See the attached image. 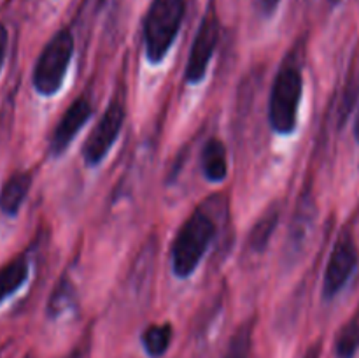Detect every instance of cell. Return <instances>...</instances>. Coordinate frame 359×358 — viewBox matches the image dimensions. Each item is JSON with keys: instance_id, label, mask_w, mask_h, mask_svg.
<instances>
[{"instance_id": "obj_1", "label": "cell", "mask_w": 359, "mask_h": 358, "mask_svg": "<svg viewBox=\"0 0 359 358\" xmlns=\"http://www.w3.org/2000/svg\"><path fill=\"white\" fill-rule=\"evenodd\" d=\"M217 234V225L205 207H196L184 220L172 242V270L186 279L198 269L210 242Z\"/></svg>"}, {"instance_id": "obj_2", "label": "cell", "mask_w": 359, "mask_h": 358, "mask_svg": "<svg viewBox=\"0 0 359 358\" xmlns=\"http://www.w3.org/2000/svg\"><path fill=\"white\" fill-rule=\"evenodd\" d=\"M304 95V76L294 62L284 63L276 74L269 98V121L273 132L291 135L297 130Z\"/></svg>"}, {"instance_id": "obj_3", "label": "cell", "mask_w": 359, "mask_h": 358, "mask_svg": "<svg viewBox=\"0 0 359 358\" xmlns=\"http://www.w3.org/2000/svg\"><path fill=\"white\" fill-rule=\"evenodd\" d=\"M186 14V0H153L144 20L146 56L158 65L177 39Z\"/></svg>"}, {"instance_id": "obj_4", "label": "cell", "mask_w": 359, "mask_h": 358, "mask_svg": "<svg viewBox=\"0 0 359 358\" xmlns=\"http://www.w3.org/2000/svg\"><path fill=\"white\" fill-rule=\"evenodd\" d=\"M76 42L69 28H62L56 32L48 44L42 48L37 62H35L32 83L35 91L42 97H53L58 93L65 81L67 70H69L70 60L74 56Z\"/></svg>"}, {"instance_id": "obj_5", "label": "cell", "mask_w": 359, "mask_h": 358, "mask_svg": "<svg viewBox=\"0 0 359 358\" xmlns=\"http://www.w3.org/2000/svg\"><path fill=\"white\" fill-rule=\"evenodd\" d=\"M125 116L126 111L121 98L116 97L114 100L109 102L107 109H105L104 114L100 116L98 123L95 125V128L91 130L90 135L86 137L83 144L81 153H83L86 165L95 167V165H98L107 157V153L114 146L116 140H118L119 133H121Z\"/></svg>"}, {"instance_id": "obj_6", "label": "cell", "mask_w": 359, "mask_h": 358, "mask_svg": "<svg viewBox=\"0 0 359 358\" xmlns=\"http://www.w3.org/2000/svg\"><path fill=\"white\" fill-rule=\"evenodd\" d=\"M359 262L358 246L351 232H342L332 249L328 263H326L325 279H323V297L326 300L335 298L347 281L351 279Z\"/></svg>"}, {"instance_id": "obj_7", "label": "cell", "mask_w": 359, "mask_h": 358, "mask_svg": "<svg viewBox=\"0 0 359 358\" xmlns=\"http://www.w3.org/2000/svg\"><path fill=\"white\" fill-rule=\"evenodd\" d=\"M219 35L221 27L216 14L207 13L202 23H200L195 41H193L191 51H189V58L188 63H186L184 72L186 83L196 84L205 77L210 60H212L217 44H219Z\"/></svg>"}, {"instance_id": "obj_8", "label": "cell", "mask_w": 359, "mask_h": 358, "mask_svg": "<svg viewBox=\"0 0 359 358\" xmlns=\"http://www.w3.org/2000/svg\"><path fill=\"white\" fill-rule=\"evenodd\" d=\"M91 114H93V107H91L90 98L84 97V95L77 97L65 109L63 116L60 118L58 125L53 130L51 140H49V153L53 157H62L67 151V147L76 139L77 133L81 132V128L91 118Z\"/></svg>"}, {"instance_id": "obj_9", "label": "cell", "mask_w": 359, "mask_h": 358, "mask_svg": "<svg viewBox=\"0 0 359 358\" xmlns=\"http://www.w3.org/2000/svg\"><path fill=\"white\" fill-rule=\"evenodd\" d=\"M32 181H34L32 172L18 171L4 183L2 190H0V211L6 216H16L20 213L32 188Z\"/></svg>"}, {"instance_id": "obj_10", "label": "cell", "mask_w": 359, "mask_h": 358, "mask_svg": "<svg viewBox=\"0 0 359 358\" xmlns=\"http://www.w3.org/2000/svg\"><path fill=\"white\" fill-rule=\"evenodd\" d=\"M200 164H202V171L209 181H224L228 175V151L223 140L216 139V137L207 140L202 147Z\"/></svg>"}, {"instance_id": "obj_11", "label": "cell", "mask_w": 359, "mask_h": 358, "mask_svg": "<svg viewBox=\"0 0 359 358\" xmlns=\"http://www.w3.org/2000/svg\"><path fill=\"white\" fill-rule=\"evenodd\" d=\"M28 272H30V263L25 255L14 256L0 269V305L23 286L25 281L28 279Z\"/></svg>"}, {"instance_id": "obj_12", "label": "cell", "mask_w": 359, "mask_h": 358, "mask_svg": "<svg viewBox=\"0 0 359 358\" xmlns=\"http://www.w3.org/2000/svg\"><path fill=\"white\" fill-rule=\"evenodd\" d=\"M279 218H280V209L277 206H272L266 209V213L263 214L258 221H256L252 230L249 232V239H248V246L251 251L255 253L265 251L270 239H272L273 232H276L277 223H279Z\"/></svg>"}, {"instance_id": "obj_13", "label": "cell", "mask_w": 359, "mask_h": 358, "mask_svg": "<svg viewBox=\"0 0 359 358\" xmlns=\"http://www.w3.org/2000/svg\"><path fill=\"white\" fill-rule=\"evenodd\" d=\"M172 339H174V329L170 323H153L140 336L144 351L153 358L163 357L170 347Z\"/></svg>"}, {"instance_id": "obj_14", "label": "cell", "mask_w": 359, "mask_h": 358, "mask_svg": "<svg viewBox=\"0 0 359 358\" xmlns=\"http://www.w3.org/2000/svg\"><path fill=\"white\" fill-rule=\"evenodd\" d=\"M359 351V314L353 316L339 330L333 346L335 358H354Z\"/></svg>"}, {"instance_id": "obj_15", "label": "cell", "mask_w": 359, "mask_h": 358, "mask_svg": "<svg viewBox=\"0 0 359 358\" xmlns=\"http://www.w3.org/2000/svg\"><path fill=\"white\" fill-rule=\"evenodd\" d=\"M252 353V321L242 323L231 336L223 358H251Z\"/></svg>"}, {"instance_id": "obj_16", "label": "cell", "mask_w": 359, "mask_h": 358, "mask_svg": "<svg viewBox=\"0 0 359 358\" xmlns=\"http://www.w3.org/2000/svg\"><path fill=\"white\" fill-rule=\"evenodd\" d=\"M7 44H9V35H7V28H6V25L0 21V72H2L4 62H6Z\"/></svg>"}, {"instance_id": "obj_17", "label": "cell", "mask_w": 359, "mask_h": 358, "mask_svg": "<svg viewBox=\"0 0 359 358\" xmlns=\"http://www.w3.org/2000/svg\"><path fill=\"white\" fill-rule=\"evenodd\" d=\"M279 2L280 0H256V6H258L259 13H262L263 16H272V14L276 13Z\"/></svg>"}, {"instance_id": "obj_18", "label": "cell", "mask_w": 359, "mask_h": 358, "mask_svg": "<svg viewBox=\"0 0 359 358\" xmlns=\"http://www.w3.org/2000/svg\"><path fill=\"white\" fill-rule=\"evenodd\" d=\"M354 137H356V140L359 142V109H358L356 119H354Z\"/></svg>"}, {"instance_id": "obj_19", "label": "cell", "mask_w": 359, "mask_h": 358, "mask_svg": "<svg viewBox=\"0 0 359 358\" xmlns=\"http://www.w3.org/2000/svg\"><path fill=\"white\" fill-rule=\"evenodd\" d=\"M305 358H319V350H318V346L312 347V350L309 351L307 354H305Z\"/></svg>"}, {"instance_id": "obj_20", "label": "cell", "mask_w": 359, "mask_h": 358, "mask_svg": "<svg viewBox=\"0 0 359 358\" xmlns=\"http://www.w3.org/2000/svg\"><path fill=\"white\" fill-rule=\"evenodd\" d=\"M67 358H84V354H83V351H74L72 354H70V357H67Z\"/></svg>"}, {"instance_id": "obj_21", "label": "cell", "mask_w": 359, "mask_h": 358, "mask_svg": "<svg viewBox=\"0 0 359 358\" xmlns=\"http://www.w3.org/2000/svg\"><path fill=\"white\" fill-rule=\"evenodd\" d=\"M332 2H339V0H332Z\"/></svg>"}, {"instance_id": "obj_22", "label": "cell", "mask_w": 359, "mask_h": 358, "mask_svg": "<svg viewBox=\"0 0 359 358\" xmlns=\"http://www.w3.org/2000/svg\"><path fill=\"white\" fill-rule=\"evenodd\" d=\"M27 358H32V357H27Z\"/></svg>"}]
</instances>
